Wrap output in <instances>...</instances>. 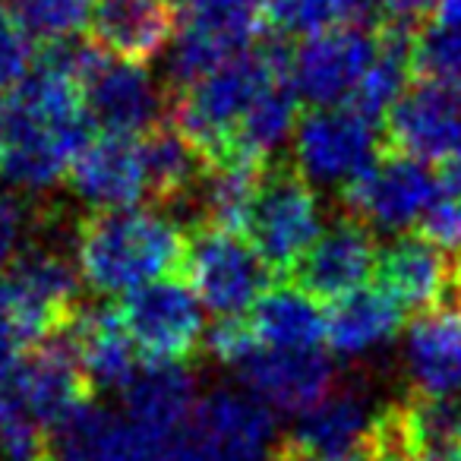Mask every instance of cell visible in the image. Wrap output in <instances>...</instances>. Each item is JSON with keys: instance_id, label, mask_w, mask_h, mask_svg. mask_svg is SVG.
Wrapping results in <instances>:
<instances>
[{"instance_id": "cell-1", "label": "cell", "mask_w": 461, "mask_h": 461, "mask_svg": "<svg viewBox=\"0 0 461 461\" xmlns=\"http://www.w3.org/2000/svg\"><path fill=\"white\" fill-rule=\"evenodd\" d=\"M89 133L79 79L35 58L16 89L0 92V184L14 193L51 190Z\"/></svg>"}, {"instance_id": "cell-2", "label": "cell", "mask_w": 461, "mask_h": 461, "mask_svg": "<svg viewBox=\"0 0 461 461\" xmlns=\"http://www.w3.org/2000/svg\"><path fill=\"white\" fill-rule=\"evenodd\" d=\"M186 230L152 209H95L79 218L73 257L95 294H130L184 269Z\"/></svg>"}, {"instance_id": "cell-3", "label": "cell", "mask_w": 461, "mask_h": 461, "mask_svg": "<svg viewBox=\"0 0 461 461\" xmlns=\"http://www.w3.org/2000/svg\"><path fill=\"white\" fill-rule=\"evenodd\" d=\"M291 77L285 41L266 39L180 92H167V121L218 165L230 155L240 121L272 83Z\"/></svg>"}, {"instance_id": "cell-4", "label": "cell", "mask_w": 461, "mask_h": 461, "mask_svg": "<svg viewBox=\"0 0 461 461\" xmlns=\"http://www.w3.org/2000/svg\"><path fill=\"white\" fill-rule=\"evenodd\" d=\"M322 212L316 186L294 167V161H272L266 167L244 234L276 276H291L297 259L322 234Z\"/></svg>"}, {"instance_id": "cell-5", "label": "cell", "mask_w": 461, "mask_h": 461, "mask_svg": "<svg viewBox=\"0 0 461 461\" xmlns=\"http://www.w3.org/2000/svg\"><path fill=\"white\" fill-rule=\"evenodd\" d=\"M180 272H186L190 288L215 316L247 313L272 288L276 278L247 234L212 224L186 228V253Z\"/></svg>"}, {"instance_id": "cell-6", "label": "cell", "mask_w": 461, "mask_h": 461, "mask_svg": "<svg viewBox=\"0 0 461 461\" xmlns=\"http://www.w3.org/2000/svg\"><path fill=\"white\" fill-rule=\"evenodd\" d=\"M263 26L259 0H186L167 58V92L186 89L244 54Z\"/></svg>"}, {"instance_id": "cell-7", "label": "cell", "mask_w": 461, "mask_h": 461, "mask_svg": "<svg viewBox=\"0 0 461 461\" xmlns=\"http://www.w3.org/2000/svg\"><path fill=\"white\" fill-rule=\"evenodd\" d=\"M117 313L140 357L149 364H184L205 345L203 301L180 276L130 291L117 303Z\"/></svg>"}, {"instance_id": "cell-8", "label": "cell", "mask_w": 461, "mask_h": 461, "mask_svg": "<svg viewBox=\"0 0 461 461\" xmlns=\"http://www.w3.org/2000/svg\"><path fill=\"white\" fill-rule=\"evenodd\" d=\"M442 193V174H433L427 161L385 149V155L379 152V158L341 190V205L345 215L373 230H408L420 224Z\"/></svg>"}, {"instance_id": "cell-9", "label": "cell", "mask_w": 461, "mask_h": 461, "mask_svg": "<svg viewBox=\"0 0 461 461\" xmlns=\"http://www.w3.org/2000/svg\"><path fill=\"white\" fill-rule=\"evenodd\" d=\"M383 146L376 123L357 114L351 104L310 108L294 127V167L313 186L345 190L379 158Z\"/></svg>"}, {"instance_id": "cell-10", "label": "cell", "mask_w": 461, "mask_h": 461, "mask_svg": "<svg viewBox=\"0 0 461 461\" xmlns=\"http://www.w3.org/2000/svg\"><path fill=\"white\" fill-rule=\"evenodd\" d=\"M373 58L376 35L364 23L310 35L291 51V86L310 108L348 104Z\"/></svg>"}, {"instance_id": "cell-11", "label": "cell", "mask_w": 461, "mask_h": 461, "mask_svg": "<svg viewBox=\"0 0 461 461\" xmlns=\"http://www.w3.org/2000/svg\"><path fill=\"white\" fill-rule=\"evenodd\" d=\"M376 230L351 215H341L313 240L307 253L291 269V285L307 291L313 301H339L364 288L376 272Z\"/></svg>"}, {"instance_id": "cell-12", "label": "cell", "mask_w": 461, "mask_h": 461, "mask_svg": "<svg viewBox=\"0 0 461 461\" xmlns=\"http://www.w3.org/2000/svg\"><path fill=\"white\" fill-rule=\"evenodd\" d=\"M83 102L92 123L108 133H146L167 117V89H158L142 64L102 51L83 79Z\"/></svg>"}, {"instance_id": "cell-13", "label": "cell", "mask_w": 461, "mask_h": 461, "mask_svg": "<svg viewBox=\"0 0 461 461\" xmlns=\"http://www.w3.org/2000/svg\"><path fill=\"white\" fill-rule=\"evenodd\" d=\"M383 142L392 152L420 161H446L461 146V95L420 79L408 86L385 117Z\"/></svg>"}, {"instance_id": "cell-14", "label": "cell", "mask_w": 461, "mask_h": 461, "mask_svg": "<svg viewBox=\"0 0 461 461\" xmlns=\"http://www.w3.org/2000/svg\"><path fill=\"white\" fill-rule=\"evenodd\" d=\"M67 184L95 209H127L140 199H149L140 136L108 130L92 136L67 167Z\"/></svg>"}, {"instance_id": "cell-15", "label": "cell", "mask_w": 461, "mask_h": 461, "mask_svg": "<svg viewBox=\"0 0 461 461\" xmlns=\"http://www.w3.org/2000/svg\"><path fill=\"white\" fill-rule=\"evenodd\" d=\"M161 452L165 442L92 398L51 429V461H158Z\"/></svg>"}, {"instance_id": "cell-16", "label": "cell", "mask_w": 461, "mask_h": 461, "mask_svg": "<svg viewBox=\"0 0 461 461\" xmlns=\"http://www.w3.org/2000/svg\"><path fill=\"white\" fill-rule=\"evenodd\" d=\"M238 373L250 395L285 414H303L335 385V364L320 348L278 351L259 345Z\"/></svg>"}, {"instance_id": "cell-17", "label": "cell", "mask_w": 461, "mask_h": 461, "mask_svg": "<svg viewBox=\"0 0 461 461\" xmlns=\"http://www.w3.org/2000/svg\"><path fill=\"white\" fill-rule=\"evenodd\" d=\"M379 411L373 408V392L364 379L335 383L313 408L297 414V423L285 446L313 458H335V455L357 452L366 442Z\"/></svg>"}, {"instance_id": "cell-18", "label": "cell", "mask_w": 461, "mask_h": 461, "mask_svg": "<svg viewBox=\"0 0 461 461\" xmlns=\"http://www.w3.org/2000/svg\"><path fill=\"white\" fill-rule=\"evenodd\" d=\"M186 427L221 461H257L276 446V417L250 392L215 389L199 398Z\"/></svg>"}, {"instance_id": "cell-19", "label": "cell", "mask_w": 461, "mask_h": 461, "mask_svg": "<svg viewBox=\"0 0 461 461\" xmlns=\"http://www.w3.org/2000/svg\"><path fill=\"white\" fill-rule=\"evenodd\" d=\"M177 26L174 0H95L89 20L92 41L104 54L142 67L171 45Z\"/></svg>"}, {"instance_id": "cell-20", "label": "cell", "mask_w": 461, "mask_h": 461, "mask_svg": "<svg viewBox=\"0 0 461 461\" xmlns=\"http://www.w3.org/2000/svg\"><path fill=\"white\" fill-rule=\"evenodd\" d=\"M14 389L26 402V408L39 417L51 433L70 411H77L83 402H89L92 392L89 379H86L79 357L73 351L70 339L64 332L54 339L41 341V345L29 348L23 357L20 370L14 373Z\"/></svg>"}, {"instance_id": "cell-21", "label": "cell", "mask_w": 461, "mask_h": 461, "mask_svg": "<svg viewBox=\"0 0 461 461\" xmlns=\"http://www.w3.org/2000/svg\"><path fill=\"white\" fill-rule=\"evenodd\" d=\"M379 288H385L404 310L436 307L448 297L455 282V253L436 247L417 234H402L392 240L385 250H379L376 259Z\"/></svg>"}, {"instance_id": "cell-22", "label": "cell", "mask_w": 461, "mask_h": 461, "mask_svg": "<svg viewBox=\"0 0 461 461\" xmlns=\"http://www.w3.org/2000/svg\"><path fill=\"white\" fill-rule=\"evenodd\" d=\"M404 366L414 392H461V301H442L414 316L404 335Z\"/></svg>"}, {"instance_id": "cell-23", "label": "cell", "mask_w": 461, "mask_h": 461, "mask_svg": "<svg viewBox=\"0 0 461 461\" xmlns=\"http://www.w3.org/2000/svg\"><path fill=\"white\" fill-rule=\"evenodd\" d=\"M92 392H123L140 370V351L127 335L117 307H83L67 329Z\"/></svg>"}, {"instance_id": "cell-24", "label": "cell", "mask_w": 461, "mask_h": 461, "mask_svg": "<svg viewBox=\"0 0 461 461\" xmlns=\"http://www.w3.org/2000/svg\"><path fill=\"white\" fill-rule=\"evenodd\" d=\"M196 402V376L184 364L140 366L123 389V414L165 446L186 423Z\"/></svg>"}, {"instance_id": "cell-25", "label": "cell", "mask_w": 461, "mask_h": 461, "mask_svg": "<svg viewBox=\"0 0 461 461\" xmlns=\"http://www.w3.org/2000/svg\"><path fill=\"white\" fill-rule=\"evenodd\" d=\"M404 326V307L385 288H357L329 303L326 341L341 357H360L385 341H392Z\"/></svg>"}, {"instance_id": "cell-26", "label": "cell", "mask_w": 461, "mask_h": 461, "mask_svg": "<svg viewBox=\"0 0 461 461\" xmlns=\"http://www.w3.org/2000/svg\"><path fill=\"white\" fill-rule=\"evenodd\" d=\"M142 161H146L149 199L158 205H190L203 184L209 161L205 155L174 127L171 121H161L140 133Z\"/></svg>"}, {"instance_id": "cell-27", "label": "cell", "mask_w": 461, "mask_h": 461, "mask_svg": "<svg viewBox=\"0 0 461 461\" xmlns=\"http://www.w3.org/2000/svg\"><path fill=\"white\" fill-rule=\"evenodd\" d=\"M247 316L263 348L310 351L326 339V316L320 313V301H313L297 285H272Z\"/></svg>"}, {"instance_id": "cell-28", "label": "cell", "mask_w": 461, "mask_h": 461, "mask_svg": "<svg viewBox=\"0 0 461 461\" xmlns=\"http://www.w3.org/2000/svg\"><path fill=\"white\" fill-rule=\"evenodd\" d=\"M297 92L291 86V77L272 83L263 95L253 102V108L247 111V117L240 121L234 142H230V158H244V161H259V165H269L272 155L285 146L291 133L297 127ZM221 165V161H218Z\"/></svg>"}, {"instance_id": "cell-29", "label": "cell", "mask_w": 461, "mask_h": 461, "mask_svg": "<svg viewBox=\"0 0 461 461\" xmlns=\"http://www.w3.org/2000/svg\"><path fill=\"white\" fill-rule=\"evenodd\" d=\"M414 73L461 95V0H436L417 26Z\"/></svg>"}, {"instance_id": "cell-30", "label": "cell", "mask_w": 461, "mask_h": 461, "mask_svg": "<svg viewBox=\"0 0 461 461\" xmlns=\"http://www.w3.org/2000/svg\"><path fill=\"white\" fill-rule=\"evenodd\" d=\"M263 23L278 39H310L339 26L366 23L370 0H259Z\"/></svg>"}, {"instance_id": "cell-31", "label": "cell", "mask_w": 461, "mask_h": 461, "mask_svg": "<svg viewBox=\"0 0 461 461\" xmlns=\"http://www.w3.org/2000/svg\"><path fill=\"white\" fill-rule=\"evenodd\" d=\"M0 455L4 461H51V433L26 408L14 383L0 385Z\"/></svg>"}, {"instance_id": "cell-32", "label": "cell", "mask_w": 461, "mask_h": 461, "mask_svg": "<svg viewBox=\"0 0 461 461\" xmlns=\"http://www.w3.org/2000/svg\"><path fill=\"white\" fill-rule=\"evenodd\" d=\"M95 0H10V14L32 39L60 41L77 39L92 20Z\"/></svg>"}, {"instance_id": "cell-33", "label": "cell", "mask_w": 461, "mask_h": 461, "mask_svg": "<svg viewBox=\"0 0 461 461\" xmlns=\"http://www.w3.org/2000/svg\"><path fill=\"white\" fill-rule=\"evenodd\" d=\"M32 64V35L10 14V7H0V92L16 89L29 77Z\"/></svg>"}, {"instance_id": "cell-34", "label": "cell", "mask_w": 461, "mask_h": 461, "mask_svg": "<svg viewBox=\"0 0 461 461\" xmlns=\"http://www.w3.org/2000/svg\"><path fill=\"white\" fill-rule=\"evenodd\" d=\"M205 348L209 354L224 366H234L238 370L247 357L259 348V339L250 326V316H218V322L205 335Z\"/></svg>"}, {"instance_id": "cell-35", "label": "cell", "mask_w": 461, "mask_h": 461, "mask_svg": "<svg viewBox=\"0 0 461 461\" xmlns=\"http://www.w3.org/2000/svg\"><path fill=\"white\" fill-rule=\"evenodd\" d=\"M29 209L14 196H0V266H7L10 259L20 253V244L29 230Z\"/></svg>"}, {"instance_id": "cell-36", "label": "cell", "mask_w": 461, "mask_h": 461, "mask_svg": "<svg viewBox=\"0 0 461 461\" xmlns=\"http://www.w3.org/2000/svg\"><path fill=\"white\" fill-rule=\"evenodd\" d=\"M373 10L383 16V23H411L420 26L423 16L436 7V0H370Z\"/></svg>"}, {"instance_id": "cell-37", "label": "cell", "mask_w": 461, "mask_h": 461, "mask_svg": "<svg viewBox=\"0 0 461 461\" xmlns=\"http://www.w3.org/2000/svg\"><path fill=\"white\" fill-rule=\"evenodd\" d=\"M29 345L0 320V385H7L14 379V373L20 370L23 357H26Z\"/></svg>"}, {"instance_id": "cell-38", "label": "cell", "mask_w": 461, "mask_h": 461, "mask_svg": "<svg viewBox=\"0 0 461 461\" xmlns=\"http://www.w3.org/2000/svg\"><path fill=\"white\" fill-rule=\"evenodd\" d=\"M272 461H373L370 455H366V448L360 446L357 452H348V455H335V458H313V455H301L294 452V448H288L285 442H276L269 452Z\"/></svg>"}, {"instance_id": "cell-39", "label": "cell", "mask_w": 461, "mask_h": 461, "mask_svg": "<svg viewBox=\"0 0 461 461\" xmlns=\"http://www.w3.org/2000/svg\"><path fill=\"white\" fill-rule=\"evenodd\" d=\"M442 186H446V193H458L461 196V146L442 161Z\"/></svg>"}, {"instance_id": "cell-40", "label": "cell", "mask_w": 461, "mask_h": 461, "mask_svg": "<svg viewBox=\"0 0 461 461\" xmlns=\"http://www.w3.org/2000/svg\"><path fill=\"white\" fill-rule=\"evenodd\" d=\"M257 461H272V458H269V455H266V458H257Z\"/></svg>"}, {"instance_id": "cell-41", "label": "cell", "mask_w": 461, "mask_h": 461, "mask_svg": "<svg viewBox=\"0 0 461 461\" xmlns=\"http://www.w3.org/2000/svg\"><path fill=\"white\" fill-rule=\"evenodd\" d=\"M174 4H177V0H174ZM184 4H186V0H184Z\"/></svg>"}, {"instance_id": "cell-42", "label": "cell", "mask_w": 461, "mask_h": 461, "mask_svg": "<svg viewBox=\"0 0 461 461\" xmlns=\"http://www.w3.org/2000/svg\"><path fill=\"white\" fill-rule=\"evenodd\" d=\"M455 196H458V193H455Z\"/></svg>"}]
</instances>
